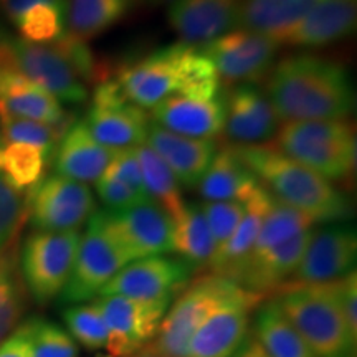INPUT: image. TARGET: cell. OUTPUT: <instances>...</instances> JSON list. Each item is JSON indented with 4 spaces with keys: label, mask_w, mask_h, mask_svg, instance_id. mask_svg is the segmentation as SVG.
I'll use <instances>...</instances> for the list:
<instances>
[{
    "label": "cell",
    "mask_w": 357,
    "mask_h": 357,
    "mask_svg": "<svg viewBox=\"0 0 357 357\" xmlns=\"http://www.w3.org/2000/svg\"><path fill=\"white\" fill-rule=\"evenodd\" d=\"M151 121L167 131L192 137V139H215L225 124V96L222 91L177 93L151 108Z\"/></svg>",
    "instance_id": "ac0fdd59"
},
{
    "label": "cell",
    "mask_w": 357,
    "mask_h": 357,
    "mask_svg": "<svg viewBox=\"0 0 357 357\" xmlns=\"http://www.w3.org/2000/svg\"><path fill=\"white\" fill-rule=\"evenodd\" d=\"M96 357H113V356H109V354H98Z\"/></svg>",
    "instance_id": "816d5d0a"
},
{
    "label": "cell",
    "mask_w": 357,
    "mask_h": 357,
    "mask_svg": "<svg viewBox=\"0 0 357 357\" xmlns=\"http://www.w3.org/2000/svg\"><path fill=\"white\" fill-rule=\"evenodd\" d=\"M26 307V291L19 270L15 245L0 252V342L22 323Z\"/></svg>",
    "instance_id": "1f68e13d"
},
{
    "label": "cell",
    "mask_w": 357,
    "mask_h": 357,
    "mask_svg": "<svg viewBox=\"0 0 357 357\" xmlns=\"http://www.w3.org/2000/svg\"><path fill=\"white\" fill-rule=\"evenodd\" d=\"M63 321L66 331L77 344H82L88 351L106 349L108 328L95 300L70 305L63 311Z\"/></svg>",
    "instance_id": "8d00e7d4"
},
{
    "label": "cell",
    "mask_w": 357,
    "mask_h": 357,
    "mask_svg": "<svg viewBox=\"0 0 357 357\" xmlns=\"http://www.w3.org/2000/svg\"><path fill=\"white\" fill-rule=\"evenodd\" d=\"M357 235L349 223H331L312 230L300 263L291 276L294 284L336 281L356 271Z\"/></svg>",
    "instance_id": "9a60e30c"
},
{
    "label": "cell",
    "mask_w": 357,
    "mask_h": 357,
    "mask_svg": "<svg viewBox=\"0 0 357 357\" xmlns=\"http://www.w3.org/2000/svg\"><path fill=\"white\" fill-rule=\"evenodd\" d=\"M48 162L37 147L6 142L0 151V176L19 192H29L42 181Z\"/></svg>",
    "instance_id": "836d02e7"
},
{
    "label": "cell",
    "mask_w": 357,
    "mask_h": 357,
    "mask_svg": "<svg viewBox=\"0 0 357 357\" xmlns=\"http://www.w3.org/2000/svg\"><path fill=\"white\" fill-rule=\"evenodd\" d=\"M100 217L131 261L172 252V217L153 200Z\"/></svg>",
    "instance_id": "4fadbf2b"
},
{
    "label": "cell",
    "mask_w": 357,
    "mask_h": 357,
    "mask_svg": "<svg viewBox=\"0 0 357 357\" xmlns=\"http://www.w3.org/2000/svg\"><path fill=\"white\" fill-rule=\"evenodd\" d=\"M171 301H139L119 294L95 298L108 328V354L126 357L153 342Z\"/></svg>",
    "instance_id": "8fae6325"
},
{
    "label": "cell",
    "mask_w": 357,
    "mask_h": 357,
    "mask_svg": "<svg viewBox=\"0 0 357 357\" xmlns=\"http://www.w3.org/2000/svg\"><path fill=\"white\" fill-rule=\"evenodd\" d=\"M235 151L276 199L306 213L314 223L346 222L354 213L346 192L275 147L235 146Z\"/></svg>",
    "instance_id": "3957f363"
},
{
    "label": "cell",
    "mask_w": 357,
    "mask_h": 357,
    "mask_svg": "<svg viewBox=\"0 0 357 357\" xmlns=\"http://www.w3.org/2000/svg\"><path fill=\"white\" fill-rule=\"evenodd\" d=\"M250 331L271 357H316L275 300L257 307Z\"/></svg>",
    "instance_id": "f1b7e54d"
},
{
    "label": "cell",
    "mask_w": 357,
    "mask_h": 357,
    "mask_svg": "<svg viewBox=\"0 0 357 357\" xmlns=\"http://www.w3.org/2000/svg\"><path fill=\"white\" fill-rule=\"evenodd\" d=\"M6 43L13 63L30 82L55 98L61 105H82L88 88L55 45H37L6 35Z\"/></svg>",
    "instance_id": "5bb4252c"
},
{
    "label": "cell",
    "mask_w": 357,
    "mask_h": 357,
    "mask_svg": "<svg viewBox=\"0 0 357 357\" xmlns=\"http://www.w3.org/2000/svg\"><path fill=\"white\" fill-rule=\"evenodd\" d=\"M245 289L229 278L207 275L195 280L169 306L154 346L167 357H187L189 342L213 311L242 296Z\"/></svg>",
    "instance_id": "8992f818"
},
{
    "label": "cell",
    "mask_w": 357,
    "mask_h": 357,
    "mask_svg": "<svg viewBox=\"0 0 357 357\" xmlns=\"http://www.w3.org/2000/svg\"><path fill=\"white\" fill-rule=\"evenodd\" d=\"M52 45H55L56 50L66 58V61L84 84L105 82V75L100 68V63L88 48L86 42L65 32Z\"/></svg>",
    "instance_id": "ab89813d"
},
{
    "label": "cell",
    "mask_w": 357,
    "mask_h": 357,
    "mask_svg": "<svg viewBox=\"0 0 357 357\" xmlns=\"http://www.w3.org/2000/svg\"><path fill=\"white\" fill-rule=\"evenodd\" d=\"M3 144H6V139H3V136H2V129H0V151H2Z\"/></svg>",
    "instance_id": "f907efd6"
},
{
    "label": "cell",
    "mask_w": 357,
    "mask_h": 357,
    "mask_svg": "<svg viewBox=\"0 0 357 357\" xmlns=\"http://www.w3.org/2000/svg\"><path fill=\"white\" fill-rule=\"evenodd\" d=\"M114 153L116 151L93 139L83 121H75L58 142L53 166L60 176L82 184H91L102 177Z\"/></svg>",
    "instance_id": "d4e9b609"
},
{
    "label": "cell",
    "mask_w": 357,
    "mask_h": 357,
    "mask_svg": "<svg viewBox=\"0 0 357 357\" xmlns=\"http://www.w3.org/2000/svg\"><path fill=\"white\" fill-rule=\"evenodd\" d=\"M38 6H56L66 8V0H0V10L13 25L24 13Z\"/></svg>",
    "instance_id": "7dc6e473"
},
{
    "label": "cell",
    "mask_w": 357,
    "mask_h": 357,
    "mask_svg": "<svg viewBox=\"0 0 357 357\" xmlns=\"http://www.w3.org/2000/svg\"><path fill=\"white\" fill-rule=\"evenodd\" d=\"M319 0H243L238 26L276 40L305 19Z\"/></svg>",
    "instance_id": "83f0119b"
},
{
    "label": "cell",
    "mask_w": 357,
    "mask_h": 357,
    "mask_svg": "<svg viewBox=\"0 0 357 357\" xmlns=\"http://www.w3.org/2000/svg\"><path fill=\"white\" fill-rule=\"evenodd\" d=\"M336 298L341 307L342 318H344L347 328L352 336L357 337V275L351 271L349 275L342 276L334 281Z\"/></svg>",
    "instance_id": "f6af8a7d"
},
{
    "label": "cell",
    "mask_w": 357,
    "mask_h": 357,
    "mask_svg": "<svg viewBox=\"0 0 357 357\" xmlns=\"http://www.w3.org/2000/svg\"><path fill=\"white\" fill-rule=\"evenodd\" d=\"M0 35H2V32H0Z\"/></svg>",
    "instance_id": "f5cc1de1"
},
{
    "label": "cell",
    "mask_w": 357,
    "mask_h": 357,
    "mask_svg": "<svg viewBox=\"0 0 357 357\" xmlns=\"http://www.w3.org/2000/svg\"><path fill=\"white\" fill-rule=\"evenodd\" d=\"M260 184V178L236 154L235 146H227L213 155L197 187L207 202H245Z\"/></svg>",
    "instance_id": "484cf974"
},
{
    "label": "cell",
    "mask_w": 357,
    "mask_h": 357,
    "mask_svg": "<svg viewBox=\"0 0 357 357\" xmlns=\"http://www.w3.org/2000/svg\"><path fill=\"white\" fill-rule=\"evenodd\" d=\"M137 0H66L65 32L83 42L121 22Z\"/></svg>",
    "instance_id": "4dcf8cb0"
},
{
    "label": "cell",
    "mask_w": 357,
    "mask_h": 357,
    "mask_svg": "<svg viewBox=\"0 0 357 357\" xmlns=\"http://www.w3.org/2000/svg\"><path fill=\"white\" fill-rule=\"evenodd\" d=\"M124 96L142 109H151L177 93L222 91L220 78L199 47L172 43L126 61L116 75Z\"/></svg>",
    "instance_id": "7a4b0ae2"
},
{
    "label": "cell",
    "mask_w": 357,
    "mask_h": 357,
    "mask_svg": "<svg viewBox=\"0 0 357 357\" xmlns=\"http://www.w3.org/2000/svg\"><path fill=\"white\" fill-rule=\"evenodd\" d=\"M356 147L347 119H305L281 126L275 149L333 182L354 172Z\"/></svg>",
    "instance_id": "5b68a950"
},
{
    "label": "cell",
    "mask_w": 357,
    "mask_h": 357,
    "mask_svg": "<svg viewBox=\"0 0 357 357\" xmlns=\"http://www.w3.org/2000/svg\"><path fill=\"white\" fill-rule=\"evenodd\" d=\"M357 0H319L300 24L281 40V45L318 48L354 33Z\"/></svg>",
    "instance_id": "cb8c5ba5"
},
{
    "label": "cell",
    "mask_w": 357,
    "mask_h": 357,
    "mask_svg": "<svg viewBox=\"0 0 357 357\" xmlns=\"http://www.w3.org/2000/svg\"><path fill=\"white\" fill-rule=\"evenodd\" d=\"M137 158H139L142 178L147 195L153 202L159 204L171 217H176L184 207V199L181 194V184L174 176L169 166L159 158L153 147L146 144L136 146Z\"/></svg>",
    "instance_id": "d6a6232c"
},
{
    "label": "cell",
    "mask_w": 357,
    "mask_h": 357,
    "mask_svg": "<svg viewBox=\"0 0 357 357\" xmlns=\"http://www.w3.org/2000/svg\"><path fill=\"white\" fill-rule=\"evenodd\" d=\"M82 234L73 231H37L22 243L19 270L22 283L35 305L47 306L58 298L68 283Z\"/></svg>",
    "instance_id": "52a82bcc"
},
{
    "label": "cell",
    "mask_w": 357,
    "mask_h": 357,
    "mask_svg": "<svg viewBox=\"0 0 357 357\" xmlns=\"http://www.w3.org/2000/svg\"><path fill=\"white\" fill-rule=\"evenodd\" d=\"M281 119L265 89L255 83H240L225 96L223 131L238 146H260L276 137Z\"/></svg>",
    "instance_id": "44dd1931"
},
{
    "label": "cell",
    "mask_w": 357,
    "mask_h": 357,
    "mask_svg": "<svg viewBox=\"0 0 357 357\" xmlns=\"http://www.w3.org/2000/svg\"><path fill=\"white\" fill-rule=\"evenodd\" d=\"M280 43L266 35L236 30L200 45V52L227 83H257L271 71Z\"/></svg>",
    "instance_id": "7c38bea8"
},
{
    "label": "cell",
    "mask_w": 357,
    "mask_h": 357,
    "mask_svg": "<svg viewBox=\"0 0 357 357\" xmlns=\"http://www.w3.org/2000/svg\"><path fill=\"white\" fill-rule=\"evenodd\" d=\"M128 263H131V258L105 229L96 211L79 238L68 283L58 298L65 305L93 301Z\"/></svg>",
    "instance_id": "ba28073f"
},
{
    "label": "cell",
    "mask_w": 357,
    "mask_h": 357,
    "mask_svg": "<svg viewBox=\"0 0 357 357\" xmlns=\"http://www.w3.org/2000/svg\"><path fill=\"white\" fill-rule=\"evenodd\" d=\"M0 357H33L29 334L24 323L17 326L8 336L0 342Z\"/></svg>",
    "instance_id": "bcb514c9"
},
{
    "label": "cell",
    "mask_w": 357,
    "mask_h": 357,
    "mask_svg": "<svg viewBox=\"0 0 357 357\" xmlns=\"http://www.w3.org/2000/svg\"><path fill=\"white\" fill-rule=\"evenodd\" d=\"M263 300L261 294L245 291L213 311L192 336L187 357H230L250 333L252 314Z\"/></svg>",
    "instance_id": "d6986e66"
},
{
    "label": "cell",
    "mask_w": 357,
    "mask_h": 357,
    "mask_svg": "<svg viewBox=\"0 0 357 357\" xmlns=\"http://www.w3.org/2000/svg\"><path fill=\"white\" fill-rule=\"evenodd\" d=\"M275 195L260 184L245 200V213L236 227L234 235L227 240L225 245L215 250L208 268L213 275L225 276L229 271L250 253V250L255 245L258 231L261 229V223L265 220Z\"/></svg>",
    "instance_id": "4316f807"
},
{
    "label": "cell",
    "mask_w": 357,
    "mask_h": 357,
    "mask_svg": "<svg viewBox=\"0 0 357 357\" xmlns=\"http://www.w3.org/2000/svg\"><path fill=\"white\" fill-rule=\"evenodd\" d=\"M146 144L159 154L185 189L199 185L217 153L215 139H192L167 131L153 121L147 129Z\"/></svg>",
    "instance_id": "603a6c76"
},
{
    "label": "cell",
    "mask_w": 357,
    "mask_h": 357,
    "mask_svg": "<svg viewBox=\"0 0 357 357\" xmlns=\"http://www.w3.org/2000/svg\"><path fill=\"white\" fill-rule=\"evenodd\" d=\"M312 225H314V220L311 217L275 197L250 253L265 252L294 235L311 230Z\"/></svg>",
    "instance_id": "e575fe53"
},
{
    "label": "cell",
    "mask_w": 357,
    "mask_h": 357,
    "mask_svg": "<svg viewBox=\"0 0 357 357\" xmlns=\"http://www.w3.org/2000/svg\"><path fill=\"white\" fill-rule=\"evenodd\" d=\"M0 108L7 113L52 126L70 128L75 119L68 116L63 105L50 93L30 82L13 63L6 43V35H0Z\"/></svg>",
    "instance_id": "e0dca14e"
},
{
    "label": "cell",
    "mask_w": 357,
    "mask_h": 357,
    "mask_svg": "<svg viewBox=\"0 0 357 357\" xmlns=\"http://www.w3.org/2000/svg\"><path fill=\"white\" fill-rule=\"evenodd\" d=\"M230 357H271V356L263 349L260 342L257 341V337L253 336L252 331H250L247 336H245L242 344L238 346V349H236Z\"/></svg>",
    "instance_id": "c3c4849f"
},
{
    "label": "cell",
    "mask_w": 357,
    "mask_h": 357,
    "mask_svg": "<svg viewBox=\"0 0 357 357\" xmlns=\"http://www.w3.org/2000/svg\"><path fill=\"white\" fill-rule=\"evenodd\" d=\"M200 207H202L208 229H211L213 240H215V247L220 248L234 235L235 229L242 220L245 204L229 200V202H205Z\"/></svg>",
    "instance_id": "b9f144b4"
},
{
    "label": "cell",
    "mask_w": 357,
    "mask_h": 357,
    "mask_svg": "<svg viewBox=\"0 0 357 357\" xmlns=\"http://www.w3.org/2000/svg\"><path fill=\"white\" fill-rule=\"evenodd\" d=\"M215 248V240L202 207L197 204H184L181 212L172 217V252L195 270L208 266Z\"/></svg>",
    "instance_id": "f546056e"
},
{
    "label": "cell",
    "mask_w": 357,
    "mask_h": 357,
    "mask_svg": "<svg viewBox=\"0 0 357 357\" xmlns=\"http://www.w3.org/2000/svg\"><path fill=\"white\" fill-rule=\"evenodd\" d=\"M24 218V194L0 176V252L12 245Z\"/></svg>",
    "instance_id": "60d3db41"
},
{
    "label": "cell",
    "mask_w": 357,
    "mask_h": 357,
    "mask_svg": "<svg viewBox=\"0 0 357 357\" xmlns=\"http://www.w3.org/2000/svg\"><path fill=\"white\" fill-rule=\"evenodd\" d=\"M0 129L6 142H17V144L33 146L53 160L58 142L68 128L52 126V124L33 121V119L20 118L7 113L0 108Z\"/></svg>",
    "instance_id": "d590c367"
},
{
    "label": "cell",
    "mask_w": 357,
    "mask_h": 357,
    "mask_svg": "<svg viewBox=\"0 0 357 357\" xmlns=\"http://www.w3.org/2000/svg\"><path fill=\"white\" fill-rule=\"evenodd\" d=\"M194 268L181 258L154 255L128 263L101 289L100 296L119 294L139 301L172 300L189 283Z\"/></svg>",
    "instance_id": "2e32d148"
},
{
    "label": "cell",
    "mask_w": 357,
    "mask_h": 357,
    "mask_svg": "<svg viewBox=\"0 0 357 357\" xmlns=\"http://www.w3.org/2000/svg\"><path fill=\"white\" fill-rule=\"evenodd\" d=\"M265 93L280 119H346L356 111V89L344 66L300 53L271 68Z\"/></svg>",
    "instance_id": "6da1fadb"
},
{
    "label": "cell",
    "mask_w": 357,
    "mask_h": 357,
    "mask_svg": "<svg viewBox=\"0 0 357 357\" xmlns=\"http://www.w3.org/2000/svg\"><path fill=\"white\" fill-rule=\"evenodd\" d=\"M22 323L29 334L33 357H78V344L60 324L40 316Z\"/></svg>",
    "instance_id": "74e56055"
},
{
    "label": "cell",
    "mask_w": 357,
    "mask_h": 357,
    "mask_svg": "<svg viewBox=\"0 0 357 357\" xmlns=\"http://www.w3.org/2000/svg\"><path fill=\"white\" fill-rule=\"evenodd\" d=\"M65 7L38 6L17 20L20 38L37 45H50L65 33Z\"/></svg>",
    "instance_id": "f35d334b"
},
{
    "label": "cell",
    "mask_w": 357,
    "mask_h": 357,
    "mask_svg": "<svg viewBox=\"0 0 357 357\" xmlns=\"http://www.w3.org/2000/svg\"><path fill=\"white\" fill-rule=\"evenodd\" d=\"M105 174L119 178V181H123L124 184L131 185L134 190L147 195L136 147H128V149L116 151L113 155V160L109 162V166L106 169ZM147 197H149V195H147Z\"/></svg>",
    "instance_id": "ee69618b"
},
{
    "label": "cell",
    "mask_w": 357,
    "mask_h": 357,
    "mask_svg": "<svg viewBox=\"0 0 357 357\" xmlns=\"http://www.w3.org/2000/svg\"><path fill=\"white\" fill-rule=\"evenodd\" d=\"M84 126L108 149L119 151L144 144L151 118L146 111L124 96L116 79L98 83Z\"/></svg>",
    "instance_id": "30bf717a"
},
{
    "label": "cell",
    "mask_w": 357,
    "mask_h": 357,
    "mask_svg": "<svg viewBox=\"0 0 357 357\" xmlns=\"http://www.w3.org/2000/svg\"><path fill=\"white\" fill-rule=\"evenodd\" d=\"M273 298L316 357H357V337L339 307L334 281L283 284Z\"/></svg>",
    "instance_id": "277c9868"
},
{
    "label": "cell",
    "mask_w": 357,
    "mask_h": 357,
    "mask_svg": "<svg viewBox=\"0 0 357 357\" xmlns=\"http://www.w3.org/2000/svg\"><path fill=\"white\" fill-rule=\"evenodd\" d=\"M96 212L88 184L60 174L43 177L25 199V217L37 231H73Z\"/></svg>",
    "instance_id": "9c48e42d"
},
{
    "label": "cell",
    "mask_w": 357,
    "mask_h": 357,
    "mask_svg": "<svg viewBox=\"0 0 357 357\" xmlns=\"http://www.w3.org/2000/svg\"><path fill=\"white\" fill-rule=\"evenodd\" d=\"M243 0H172L167 19L182 43L200 47L238 26Z\"/></svg>",
    "instance_id": "7402d4cb"
},
{
    "label": "cell",
    "mask_w": 357,
    "mask_h": 357,
    "mask_svg": "<svg viewBox=\"0 0 357 357\" xmlns=\"http://www.w3.org/2000/svg\"><path fill=\"white\" fill-rule=\"evenodd\" d=\"M96 192L100 195L101 202L109 208V212H121L131 208L134 205L149 202V197L141 192L134 190L131 185L124 184L123 181L108 174H102V177L96 182Z\"/></svg>",
    "instance_id": "7bdbcfd3"
},
{
    "label": "cell",
    "mask_w": 357,
    "mask_h": 357,
    "mask_svg": "<svg viewBox=\"0 0 357 357\" xmlns=\"http://www.w3.org/2000/svg\"><path fill=\"white\" fill-rule=\"evenodd\" d=\"M311 234L312 229L294 235L265 252L250 253L236 263L223 278L235 281L238 287L248 291L266 296L268 293L287 284V280L291 278L305 253Z\"/></svg>",
    "instance_id": "ffe728a7"
},
{
    "label": "cell",
    "mask_w": 357,
    "mask_h": 357,
    "mask_svg": "<svg viewBox=\"0 0 357 357\" xmlns=\"http://www.w3.org/2000/svg\"><path fill=\"white\" fill-rule=\"evenodd\" d=\"M126 357H167V356L162 354V352H160L158 347L154 346V342H149L147 346L141 347L139 351L132 352V354H129Z\"/></svg>",
    "instance_id": "681fc988"
}]
</instances>
